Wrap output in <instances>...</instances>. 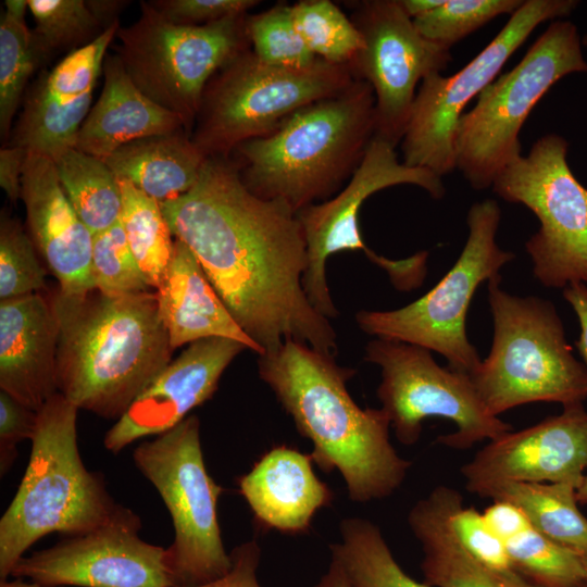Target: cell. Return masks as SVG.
I'll list each match as a JSON object with an SVG mask.
<instances>
[{"label":"cell","mask_w":587,"mask_h":587,"mask_svg":"<svg viewBox=\"0 0 587 587\" xmlns=\"http://www.w3.org/2000/svg\"><path fill=\"white\" fill-rule=\"evenodd\" d=\"M161 209L262 354L287 340L337 354L329 319L303 288L308 252L297 213L253 195L230 157L207 158L195 186Z\"/></svg>","instance_id":"cell-1"},{"label":"cell","mask_w":587,"mask_h":587,"mask_svg":"<svg viewBox=\"0 0 587 587\" xmlns=\"http://www.w3.org/2000/svg\"><path fill=\"white\" fill-rule=\"evenodd\" d=\"M258 371L299 434L312 442L313 462L325 473L338 471L352 501L384 499L402 485L412 463L392 446L386 412L362 409L350 396L347 383L354 370L287 340L259 355Z\"/></svg>","instance_id":"cell-2"},{"label":"cell","mask_w":587,"mask_h":587,"mask_svg":"<svg viewBox=\"0 0 587 587\" xmlns=\"http://www.w3.org/2000/svg\"><path fill=\"white\" fill-rule=\"evenodd\" d=\"M58 326L57 389L78 410L118 420L174 351L155 292L98 289L49 297Z\"/></svg>","instance_id":"cell-3"},{"label":"cell","mask_w":587,"mask_h":587,"mask_svg":"<svg viewBox=\"0 0 587 587\" xmlns=\"http://www.w3.org/2000/svg\"><path fill=\"white\" fill-rule=\"evenodd\" d=\"M375 96L355 79L347 89L305 105L266 136L229 155L255 196L295 213L329 199L353 174L375 137Z\"/></svg>","instance_id":"cell-4"},{"label":"cell","mask_w":587,"mask_h":587,"mask_svg":"<svg viewBox=\"0 0 587 587\" xmlns=\"http://www.w3.org/2000/svg\"><path fill=\"white\" fill-rule=\"evenodd\" d=\"M78 409L54 394L37 411L30 455L18 489L0 520V577L51 533H88L116 511L101 473L89 471L77 444Z\"/></svg>","instance_id":"cell-5"},{"label":"cell","mask_w":587,"mask_h":587,"mask_svg":"<svg viewBox=\"0 0 587 587\" xmlns=\"http://www.w3.org/2000/svg\"><path fill=\"white\" fill-rule=\"evenodd\" d=\"M500 283V274L487 282L492 345L470 376L489 413L499 416L532 402L584 403L587 367L573 354L555 307L511 295Z\"/></svg>","instance_id":"cell-6"},{"label":"cell","mask_w":587,"mask_h":587,"mask_svg":"<svg viewBox=\"0 0 587 587\" xmlns=\"http://www.w3.org/2000/svg\"><path fill=\"white\" fill-rule=\"evenodd\" d=\"M576 25L554 20L522 60L491 82L473 109L460 117L454 135L455 166L475 190L521 155L520 132L535 105L561 78L587 73Z\"/></svg>","instance_id":"cell-7"},{"label":"cell","mask_w":587,"mask_h":587,"mask_svg":"<svg viewBox=\"0 0 587 587\" xmlns=\"http://www.w3.org/2000/svg\"><path fill=\"white\" fill-rule=\"evenodd\" d=\"M355 79L347 64L319 59L305 68H283L247 49L207 84L191 139L207 158L229 157L240 143L268 135L301 108Z\"/></svg>","instance_id":"cell-8"},{"label":"cell","mask_w":587,"mask_h":587,"mask_svg":"<svg viewBox=\"0 0 587 587\" xmlns=\"http://www.w3.org/2000/svg\"><path fill=\"white\" fill-rule=\"evenodd\" d=\"M133 460L158 490L173 522L174 540L166 547V559L174 587L197 586L226 574L232 558L217 519L223 487L208 473L199 419L189 415L139 444Z\"/></svg>","instance_id":"cell-9"},{"label":"cell","mask_w":587,"mask_h":587,"mask_svg":"<svg viewBox=\"0 0 587 587\" xmlns=\"http://www.w3.org/2000/svg\"><path fill=\"white\" fill-rule=\"evenodd\" d=\"M501 211L492 199L475 202L467 212L463 250L440 282L412 303L396 310L355 315L359 327L377 338L399 340L437 352L448 367L474 374L482 360L466 335V314L478 286L514 259L496 240Z\"/></svg>","instance_id":"cell-10"},{"label":"cell","mask_w":587,"mask_h":587,"mask_svg":"<svg viewBox=\"0 0 587 587\" xmlns=\"http://www.w3.org/2000/svg\"><path fill=\"white\" fill-rule=\"evenodd\" d=\"M248 14L200 26L170 22L149 1L140 16L120 27L117 55L134 84L152 101L177 114L191 136L209 80L250 49Z\"/></svg>","instance_id":"cell-11"},{"label":"cell","mask_w":587,"mask_h":587,"mask_svg":"<svg viewBox=\"0 0 587 587\" xmlns=\"http://www.w3.org/2000/svg\"><path fill=\"white\" fill-rule=\"evenodd\" d=\"M395 149L391 143L375 136L361 163L335 197L297 213L308 252L303 288L312 305L327 319L337 315L325 272L327 259L334 253L362 251L370 261L387 272L399 290L419 287L426 276V251L401 260L387 259L365 245L359 227L363 202L382 189L409 184L426 190L434 199L445 196L442 177L426 168L400 162Z\"/></svg>","instance_id":"cell-12"},{"label":"cell","mask_w":587,"mask_h":587,"mask_svg":"<svg viewBox=\"0 0 587 587\" xmlns=\"http://www.w3.org/2000/svg\"><path fill=\"white\" fill-rule=\"evenodd\" d=\"M569 142L558 134L540 137L495 178L492 191L529 209L539 221L526 241L534 276L546 287L587 284V188L567 163Z\"/></svg>","instance_id":"cell-13"},{"label":"cell","mask_w":587,"mask_h":587,"mask_svg":"<svg viewBox=\"0 0 587 587\" xmlns=\"http://www.w3.org/2000/svg\"><path fill=\"white\" fill-rule=\"evenodd\" d=\"M365 359L380 367L377 396L402 445L416 444L422 424L429 417L446 419L457 426L437 442L458 450L513 430L511 424L489 413L470 375L440 366L428 349L376 338L366 345Z\"/></svg>","instance_id":"cell-14"},{"label":"cell","mask_w":587,"mask_h":587,"mask_svg":"<svg viewBox=\"0 0 587 587\" xmlns=\"http://www.w3.org/2000/svg\"><path fill=\"white\" fill-rule=\"evenodd\" d=\"M576 0H525L496 37L462 70L451 76L435 73L416 91L401 140L402 162L442 177L455 166L454 135L467 103L495 80L509 58L533 30L562 20Z\"/></svg>","instance_id":"cell-15"},{"label":"cell","mask_w":587,"mask_h":587,"mask_svg":"<svg viewBox=\"0 0 587 587\" xmlns=\"http://www.w3.org/2000/svg\"><path fill=\"white\" fill-rule=\"evenodd\" d=\"M352 13L364 47L350 67L374 91L375 136L396 147L403 138L417 84L445 71L452 55L419 33L398 0L360 1Z\"/></svg>","instance_id":"cell-16"},{"label":"cell","mask_w":587,"mask_h":587,"mask_svg":"<svg viewBox=\"0 0 587 587\" xmlns=\"http://www.w3.org/2000/svg\"><path fill=\"white\" fill-rule=\"evenodd\" d=\"M140 528L120 504L97 528L24 555L11 575L48 587H174L166 548L141 539Z\"/></svg>","instance_id":"cell-17"},{"label":"cell","mask_w":587,"mask_h":587,"mask_svg":"<svg viewBox=\"0 0 587 587\" xmlns=\"http://www.w3.org/2000/svg\"><path fill=\"white\" fill-rule=\"evenodd\" d=\"M465 487L511 480L570 484L587 474V411L583 403L488 441L461 467Z\"/></svg>","instance_id":"cell-18"},{"label":"cell","mask_w":587,"mask_h":587,"mask_svg":"<svg viewBox=\"0 0 587 587\" xmlns=\"http://www.w3.org/2000/svg\"><path fill=\"white\" fill-rule=\"evenodd\" d=\"M120 27L118 22L114 23L37 79L26 93L7 145L51 159L75 148L79 128L91 109L107 50Z\"/></svg>","instance_id":"cell-19"},{"label":"cell","mask_w":587,"mask_h":587,"mask_svg":"<svg viewBox=\"0 0 587 587\" xmlns=\"http://www.w3.org/2000/svg\"><path fill=\"white\" fill-rule=\"evenodd\" d=\"M245 349L238 341L220 337L188 345L107 432L105 449L116 454L134 441L175 427L192 409L212 398L224 371Z\"/></svg>","instance_id":"cell-20"},{"label":"cell","mask_w":587,"mask_h":587,"mask_svg":"<svg viewBox=\"0 0 587 587\" xmlns=\"http://www.w3.org/2000/svg\"><path fill=\"white\" fill-rule=\"evenodd\" d=\"M21 200L29 235L48 268L66 294L95 289L92 234L67 199L51 158L27 153Z\"/></svg>","instance_id":"cell-21"},{"label":"cell","mask_w":587,"mask_h":587,"mask_svg":"<svg viewBox=\"0 0 587 587\" xmlns=\"http://www.w3.org/2000/svg\"><path fill=\"white\" fill-rule=\"evenodd\" d=\"M59 326L49 298L0 302V390L38 411L57 389Z\"/></svg>","instance_id":"cell-22"},{"label":"cell","mask_w":587,"mask_h":587,"mask_svg":"<svg viewBox=\"0 0 587 587\" xmlns=\"http://www.w3.org/2000/svg\"><path fill=\"white\" fill-rule=\"evenodd\" d=\"M313 463L310 453L278 445L238 478L239 492L260 527L288 535L305 533L317 511L333 502L334 494L317 477Z\"/></svg>","instance_id":"cell-23"},{"label":"cell","mask_w":587,"mask_h":587,"mask_svg":"<svg viewBox=\"0 0 587 587\" xmlns=\"http://www.w3.org/2000/svg\"><path fill=\"white\" fill-rule=\"evenodd\" d=\"M161 321L175 350L207 338H227L262 354L212 286L191 250L175 239L171 261L155 288Z\"/></svg>","instance_id":"cell-24"},{"label":"cell","mask_w":587,"mask_h":587,"mask_svg":"<svg viewBox=\"0 0 587 587\" xmlns=\"http://www.w3.org/2000/svg\"><path fill=\"white\" fill-rule=\"evenodd\" d=\"M102 73V91L79 128L77 150L105 160L132 141L185 129L177 114L134 84L117 54L105 57Z\"/></svg>","instance_id":"cell-25"},{"label":"cell","mask_w":587,"mask_h":587,"mask_svg":"<svg viewBox=\"0 0 587 587\" xmlns=\"http://www.w3.org/2000/svg\"><path fill=\"white\" fill-rule=\"evenodd\" d=\"M462 495L446 485L435 487L408 514V525L421 545V570L430 587H538L516 572H500L473 559L459 542L450 514Z\"/></svg>","instance_id":"cell-26"},{"label":"cell","mask_w":587,"mask_h":587,"mask_svg":"<svg viewBox=\"0 0 587 587\" xmlns=\"http://www.w3.org/2000/svg\"><path fill=\"white\" fill-rule=\"evenodd\" d=\"M207 157L185 129L132 141L104 161L118 179H126L160 204L189 191Z\"/></svg>","instance_id":"cell-27"},{"label":"cell","mask_w":587,"mask_h":587,"mask_svg":"<svg viewBox=\"0 0 587 587\" xmlns=\"http://www.w3.org/2000/svg\"><path fill=\"white\" fill-rule=\"evenodd\" d=\"M466 489L482 498L516 505L538 532L579 555L587 554V517L578 508L575 486L499 480Z\"/></svg>","instance_id":"cell-28"},{"label":"cell","mask_w":587,"mask_h":587,"mask_svg":"<svg viewBox=\"0 0 587 587\" xmlns=\"http://www.w3.org/2000/svg\"><path fill=\"white\" fill-rule=\"evenodd\" d=\"M52 160L67 199L92 235L118 223L122 190L118 178L104 160L76 148Z\"/></svg>","instance_id":"cell-29"},{"label":"cell","mask_w":587,"mask_h":587,"mask_svg":"<svg viewBox=\"0 0 587 587\" xmlns=\"http://www.w3.org/2000/svg\"><path fill=\"white\" fill-rule=\"evenodd\" d=\"M339 529L340 541L330 545L332 560L355 587H430L403 571L373 522L347 517Z\"/></svg>","instance_id":"cell-30"},{"label":"cell","mask_w":587,"mask_h":587,"mask_svg":"<svg viewBox=\"0 0 587 587\" xmlns=\"http://www.w3.org/2000/svg\"><path fill=\"white\" fill-rule=\"evenodd\" d=\"M122 190L120 224L148 284L157 288L171 261L174 241L161 204L126 179Z\"/></svg>","instance_id":"cell-31"},{"label":"cell","mask_w":587,"mask_h":587,"mask_svg":"<svg viewBox=\"0 0 587 587\" xmlns=\"http://www.w3.org/2000/svg\"><path fill=\"white\" fill-rule=\"evenodd\" d=\"M45 60L25 17L4 10L0 21V134L5 145L27 83Z\"/></svg>","instance_id":"cell-32"},{"label":"cell","mask_w":587,"mask_h":587,"mask_svg":"<svg viewBox=\"0 0 587 587\" xmlns=\"http://www.w3.org/2000/svg\"><path fill=\"white\" fill-rule=\"evenodd\" d=\"M291 15L302 41L321 60L351 65L364 47L351 18L329 0L298 1Z\"/></svg>","instance_id":"cell-33"},{"label":"cell","mask_w":587,"mask_h":587,"mask_svg":"<svg viewBox=\"0 0 587 587\" xmlns=\"http://www.w3.org/2000/svg\"><path fill=\"white\" fill-rule=\"evenodd\" d=\"M504 544L513 570L538 587H580L587 580L580 555L533 525Z\"/></svg>","instance_id":"cell-34"},{"label":"cell","mask_w":587,"mask_h":587,"mask_svg":"<svg viewBox=\"0 0 587 587\" xmlns=\"http://www.w3.org/2000/svg\"><path fill=\"white\" fill-rule=\"evenodd\" d=\"M32 29L46 59L54 51L82 48L105 29L85 0H27Z\"/></svg>","instance_id":"cell-35"},{"label":"cell","mask_w":587,"mask_h":587,"mask_svg":"<svg viewBox=\"0 0 587 587\" xmlns=\"http://www.w3.org/2000/svg\"><path fill=\"white\" fill-rule=\"evenodd\" d=\"M246 32L252 52L265 64L283 68H305L319 60L296 30L291 4L286 2L258 14H248Z\"/></svg>","instance_id":"cell-36"},{"label":"cell","mask_w":587,"mask_h":587,"mask_svg":"<svg viewBox=\"0 0 587 587\" xmlns=\"http://www.w3.org/2000/svg\"><path fill=\"white\" fill-rule=\"evenodd\" d=\"M523 0H445L435 10L413 20L426 39L451 49L453 45L502 14L512 15Z\"/></svg>","instance_id":"cell-37"},{"label":"cell","mask_w":587,"mask_h":587,"mask_svg":"<svg viewBox=\"0 0 587 587\" xmlns=\"http://www.w3.org/2000/svg\"><path fill=\"white\" fill-rule=\"evenodd\" d=\"M22 224L7 211L0 215V299L37 294L46 286V270Z\"/></svg>","instance_id":"cell-38"},{"label":"cell","mask_w":587,"mask_h":587,"mask_svg":"<svg viewBox=\"0 0 587 587\" xmlns=\"http://www.w3.org/2000/svg\"><path fill=\"white\" fill-rule=\"evenodd\" d=\"M91 275L95 289L107 295L149 291L120 221L92 235Z\"/></svg>","instance_id":"cell-39"},{"label":"cell","mask_w":587,"mask_h":587,"mask_svg":"<svg viewBox=\"0 0 587 587\" xmlns=\"http://www.w3.org/2000/svg\"><path fill=\"white\" fill-rule=\"evenodd\" d=\"M450 523L465 551L480 564L500 572H515L504 541L485 521L483 513L463 504V497L454 504Z\"/></svg>","instance_id":"cell-40"},{"label":"cell","mask_w":587,"mask_h":587,"mask_svg":"<svg viewBox=\"0 0 587 587\" xmlns=\"http://www.w3.org/2000/svg\"><path fill=\"white\" fill-rule=\"evenodd\" d=\"M151 5L172 23L200 26L229 16L248 14L257 0H153Z\"/></svg>","instance_id":"cell-41"},{"label":"cell","mask_w":587,"mask_h":587,"mask_svg":"<svg viewBox=\"0 0 587 587\" xmlns=\"http://www.w3.org/2000/svg\"><path fill=\"white\" fill-rule=\"evenodd\" d=\"M37 426V411L0 390V472L5 474L17 457V445L32 440Z\"/></svg>","instance_id":"cell-42"},{"label":"cell","mask_w":587,"mask_h":587,"mask_svg":"<svg viewBox=\"0 0 587 587\" xmlns=\"http://www.w3.org/2000/svg\"><path fill=\"white\" fill-rule=\"evenodd\" d=\"M232 566L223 576L197 586L176 587H261L257 572L261 549L257 540L246 541L230 552Z\"/></svg>","instance_id":"cell-43"},{"label":"cell","mask_w":587,"mask_h":587,"mask_svg":"<svg viewBox=\"0 0 587 587\" xmlns=\"http://www.w3.org/2000/svg\"><path fill=\"white\" fill-rule=\"evenodd\" d=\"M483 515L491 530L503 541L532 526L524 512L507 501H492Z\"/></svg>","instance_id":"cell-44"},{"label":"cell","mask_w":587,"mask_h":587,"mask_svg":"<svg viewBox=\"0 0 587 587\" xmlns=\"http://www.w3.org/2000/svg\"><path fill=\"white\" fill-rule=\"evenodd\" d=\"M26 157L27 152L16 146L5 145L0 150V186L14 204L21 199Z\"/></svg>","instance_id":"cell-45"},{"label":"cell","mask_w":587,"mask_h":587,"mask_svg":"<svg viewBox=\"0 0 587 587\" xmlns=\"http://www.w3.org/2000/svg\"><path fill=\"white\" fill-rule=\"evenodd\" d=\"M563 298L572 307L579 323V336L576 347L587 367V284H572L563 289Z\"/></svg>","instance_id":"cell-46"},{"label":"cell","mask_w":587,"mask_h":587,"mask_svg":"<svg viewBox=\"0 0 587 587\" xmlns=\"http://www.w3.org/2000/svg\"><path fill=\"white\" fill-rule=\"evenodd\" d=\"M86 2L92 14L103 27V29H107L114 23L118 22L117 15L122 11V9L128 3L127 1L116 0H89Z\"/></svg>","instance_id":"cell-47"},{"label":"cell","mask_w":587,"mask_h":587,"mask_svg":"<svg viewBox=\"0 0 587 587\" xmlns=\"http://www.w3.org/2000/svg\"><path fill=\"white\" fill-rule=\"evenodd\" d=\"M314 587H355L344 570L335 561H330L327 572Z\"/></svg>","instance_id":"cell-48"},{"label":"cell","mask_w":587,"mask_h":587,"mask_svg":"<svg viewBox=\"0 0 587 587\" xmlns=\"http://www.w3.org/2000/svg\"><path fill=\"white\" fill-rule=\"evenodd\" d=\"M400 7L404 13L412 20L426 14L439 5H441L445 0H398Z\"/></svg>","instance_id":"cell-49"},{"label":"cell","mask_w":587,"mask_h":587,"mask_svg":"<svg viewBox=\"0 0 587 587\" xmlns=\"http://www.w3.org/2000/svg\"><path fill=\"white\" fill-rule=\"evenodd\" d=\"M0 587H48V586H45L34 580L26 583L22 579H15L11 582H8L5 579V580H1Z\"/></svg>","instance_id":"cell-50"},{"label":"cell","mask_w":587,"mask_h":587,"mask_svg":"<svg viewBox=\"0 0 587 587\" xmlns=\"http://www.w3.org/2000/svg\"><path fill=\"white\" fill-rule=\"evenodd\" d=\"M576 497L578 503L587 505V474L585 475L582 484L577 488Z\"/></svg>","instance_id":"cell-51"},{"label":"cell","mask_w":587,"mask_h":587,"mask_svg":"<svg viewBox=\"0 0 587 587\" xmlns=\"http://www.w3.org/2000/svg\"><path fill=\"white\" fill-rule=\"evenodd\" d=\"M580 560H582V563L586 573V578H587V554L580 555Z\"/></svg>","instance_id":"cell-52"},{"label":"cell","mask_w":587,"mask_h":587,"mask_svg":"<svg viewBox=\"0 0 587 587\" xmlns=\"http://www.w3.org/2000/svg\"><path fill=\"white\" fill-rule=\"evenodd\" d=\"M582 43L587 47V34L582 38Z\"/></svg>","instance_id":"cell-53"},{"label":"cell","mask_w":587,"mask_h":587,"mask_svg":"<svg viewBox=\"0 0 587 587\" xmlns=\"http://www.w3.org/2000/svg\"><path fill=\"white\" fill-rule=\"evenodd\" d=\"M580 587H587V580Z\"/></svg>","instance_id":"cell-54"}]
</instances>
